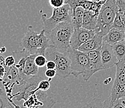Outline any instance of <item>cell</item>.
Masks as SVG:
<instances>
[{
    "label": "cell",
    "instance_id": "obj_17",
    "mask_svg": "<svg viewBox=\"0 0 125 108\" xmlns=\"http://www.w3.org/2000/svg\"><path fill=\"white\" fill-rule=\"evenodd\" d=\"M113 50L118 62L125 60V39L118 42L113 45Z\"/></svg>",
    "mask_w": 125,
    "mask_h": 108
},
{
    "label": "cell",
    "instance_id": "obj_25",
    "mask_svg": "<svg viewBox=\"0 0 125 108\" xmlns=\"http://www.w3.org/2000/svg\"><path fill=\"white\" fill-rule=\"evenodd\" d=\"M57 75V70L56 69H47L45 72V77L48 78H53L56 76Z\"/></svg>",
    "mask_w": 125,
    "mask_h": 108
},
{
    "label": "cell",
    "instance_id": "obj_7",
    "mask_svg": "<svg viewBox=\"0 0 125 108\" xmlns=\"http://www.w3.org/2000/svg\"><path fill=\"white\" fill-rule=\"evenodd\" d=\"M116 67L115 79L110 96L112 101L125 97V60L118 62Z\"/></svg>",
    "mask_w": 125,
    "mask_h": 108
},
{
    "label": "cell",
    "instance_id": "obj_3",
    "mask_svg": "<svg viewBox=\"0 0 125 108\" xmlns=\"http://www.w3.org/2000/svg\"><path fill=\"white\" fill-rule=\"evenodd\" d=\"M118 11L116 0H106L98 14L97 26L95 29L96 33L105 36L113 28Z\"/></svg>",
    "mask_w": 125,
    "mask_h": 108
},
{
    "label": "cell",
    "instance_id": "obj_9",
    "mask_svg": "<svg viewBox=\"0 0 125 108\" xmlns=\"http://www.w3.org/2000/svg\"><path fill=\"white\" fill-rule=\"evenodd\" d=\"M95 34V30H88L83 27L78 29H74L70 40L71 49L78 50L82 44L94 37Z\"/></svg>",
    "mask_w": 125,
    "mask_h": 108
},
{
    "label": "cell",
    "instance_id": "obj_27",
    "mask_svg": "<svg viewBox=\"0 0 125 108\" xmlns=\"http://www.w3.org/2000/svg\"><path fill=\"white\" fill-rule=\"evenodd\" d=\"M52 106H47V105H45V106H43L40 107V108H52ZM21 108H26V107H24L22 106Z\"/></svg>",
    "mask_w": 125,
    "mask_h": 108
},
{
    "label": "cell",
    "instance_id": "obj_4",
    "mask_svg": "<svg viewBox=\"0 0 125 108\" xmlns=\"http://www.w3.org/2000/svg\"><path fill=\"white\" fill-rule=\"evenodd\" d=\"M68 53L71 60L72 75L78 77L80 75H82L83 79L87 81L94 74L87 52L70 49Z\"/></svg>",
    "mask_w": 125,
    "mask_h": 108
},
{
    "label": "cell",
    "instance_id": "obj_20",
    "mask_svg": "<svg viewBox=\"0 0 125 108\" xmlns=\"http://www.w3.org/2000/svg\"><path fill=\"white\" fill-rule=\"evenodd\" d=\"M81 108H104L103 101L99 98H94L89 103Z\"/></svg>",
    "mask_w": 125,
    "mask_h": 108
},
{
    "label": "cell",
    "instance_id": "obj_15",
    "mask_svg": "<svg viewBox=\"0 0 125 108\" xmlns=\"http://www.w3.org/2000/svg\"><path fill=\"white\" fill-rule=\"evenodd\" d=\"M125 31L112 28L105 36H103V42L113 45V44L125 39Z\"/></svg>",
    "mask_w": 125,
    "mask_h": 108
},
{
    "label": "cell",
    "instance_id": "obj_28",
    "mask_svg": "<svg viewBox=\"0 0 125 108\" xmlns=\"http://www.w3.org/2000/svg\"><path fill=\"white\" fill-rule=\"evenodd\" d=\"M95 1H106V0H95Z\"/></svg>",
    "mask_w": 125,
    "mask_h": 108
},
{
    "label": "cell",
    "instance_id": "obj_31",
    "mask_svg": "<svg viewBox=\"0 0 125 108\" xmlns=\"http://www.w3.org/2000/svg\"></svg>",
    "mask_w": 125,
    "mask_h": 108
},
{
    "label": "cell",
    "instance_id": "obj_11",
    "mask_svg": "<svg viewBox=\"0 0 125 108\" xmlns=\"http://www.w3.org/2000/svg\"><path fill=\"white\" fill-rule=\"evenodd\" d=\"M103 36L96 33L94 37L82 44L78 50L82 52H88L101 48L103 42Z\"/></svg>",
    "mask_w": 125,
    "mask_h": 108
},
{
    "label": "cell",
    "instance_id": "obj_2",
    "mask_svg": "<svg viewBox=\"0 0 125 108\" xmlns=\"http://www.w3.org/2000/svg\"><path fill=\"white\" fill-rule=\"evenodd\" d=\"M21 45L30 54L45 55V51L51 44L44 29L38 33L29 28L21 40Z\"/></svg>",
    "mask_w": 125,
    "mask_h": 108
},
{
    "label": "cell",
    "instance_id": "obj_22",
    "mask_svg": "<svg viewBox=\"0 0 125 108\" xmlns=\"http://www.w3.org/2000/svg\"><path fill=\"white\" fill-rule=\"evenodd\" d=\"M48 60L43 55H37L35 58V63L39 68H42L46 65Z\"/></svg>",
    "mask_w": 125,
    "mask_h": 108
},
{
    "label": "cell",
    "instance_id": "obj_6",
    "mask_svg": "<svg viewBox=\"0 0 125 108\" xmlns=\"http://www.w3.org/2000/svg\"><path fill=\"white\" fill-rule=\"evenodd\" d=\"M45 56L48 60L55 62L57 75L59 77L66 78L71 75V60L69 53L59 52L54 46L50 45L45 51Z\"/></svg>",
    "mask_w": 125,
    "mask_h": 108
},
{
    "label": "cell",
    "instance_id": "obj_26",
    "mask_svg": "<svg viewBox=\"0 0 125 108\" xmlns=\"http://www.w3.org/2000/svg\"><path fill=\"white\" fill-rule=\"evenodd\" d=\"M45 67H46V69H50V70H52V69H56V64H55V62H54V61H52V60H48Z\"/></svg>",
    "mask_w": 125,
    "mask_h": 108
},
{
    "label": "cell",
    "instance_id": "obj_12",
    "mask_svg": "<svg viewBox=\"0 0 125 108\" xmlns=\"http://www.w3.org/2000/svg\"><path fill=\"white\" fill-rule=\"evenodd\" d=\"M91 64V68L93 74L97 71L104 70L102 65L101 57V48L87 52Z\"/></svg>",
    "mask_w": 125,
    "mask_h": 108
},
{
    "label": "cell",
    "instance_id": "obj_19",
    "mask_svg": "<svg viewBox=\"0 0 125 108\" xmlns=\"http://www.w3.org/2000/svg\"><path fill=\"white\" fill-rule=\"evenodd\" d=\"M113 28L125 31V21H124L123 18L121 17V16L120 15V13L118 12H118H117L115 19L114 21Z\"/></svg>",
    "mask_w": 125,
    "mask_h": 108
},
{
    "label": "cell",
    "instance_id": "obj_13",
    "mask_svg": "<svg viewBox=\"0 0 125 108\" xmlns=\"http://www.w3.org/2000/svg\"><path fill=\"white\" fill-rule=\"evenodd\" d=\"M98 14L92 10H85L83 18V28L88 30H95L97 26Z\"/></svg>",
    "mask_w": 125,
    "mask_h": 108
},
{
    "label": "cell",
    "instance_id": "obj_10",
    "mask_svg": "<svg viewBox=\"0 0 125 108\" xmlns=\"http://www.w3.org/2000/svg\"><path fill=\"white\" fill-rule=\"evenodd\" d=\"M101 57L104 70H106L116 65L118 62L114 53L113 46L104 42L101 47Z\"/></svg>",
    "mask_w": 125,
    "mask_h": 108
},
{
    "label": "cell",
    "instance_id": "obj_23",
    "mask_svg": "<svg viewBox=\"0 0 125 108\" xmlns=\"http://www.w3.org/2000/svg\"><path fill=\"white\" fill-rule=\"evenodd\" d=\"M49 3L52 8H59L66 4V0H49Z\"/></svg>",
    "mask_w": 125,
    "mask_h": 108
},
{
    "label": "cell",
    "instance_id": "obj_30",
    "mask_svg": "<svg viewBox=\"0 0 125 108\" xmlns=\"http://www.w3.org/2000/svg\"><path fill=\"white\" fill-rule=\"evenodd\" d=\"M67 1H69V0H66V2H67Z\"/></svg>",
    "mask_w": 125,
    "mask_h": 108
},
{
    "label": "cell",
    "instance_id": "obj_14",
    "mask_svg": "<svg viewBox=\"0 0 125 108\" xmlns=\"http://www.w3.org/2000/svg\"><path fill=\"white\" fill-rule=\"evenodd\" d=\"M36 55V54H29L27 57L23 73L28 78H31L38 75L39 67L35 63V58Z\"/></svg>",
    "mask_w": 125,
    "mask_h": 108
},
{
    "label": "cell",
    "instance_id": "obj_32",
    "mask_svg": "<svg viewBox=\"0 0 125 108\" xmlns=\"http://www.w3.org/2000/svg\"><path fill=\"white\" fill-rule=\"evenodd\" d=\"M124 1H125V0H124Z\"/></svg>",
    "mask_w": 125,
    "mask_h": 108
},
{
    "label": "cell",
    "instance_id": "obj_29",
    "mask_svg": "<svg viewBox=\"0 0 125 108\" xmlns=\"http://www.w3.org/2000/svg\"><path fill=\"white\" fill-rule=\"evenodd\" d=\"M122 103H123V102H122ZM123 104L124 105H125V103H123Z\"/></svg>",
    "mask_w": 125,
    "mask_h": 108
},
{
    "label": "cell",
    "instance_id": "obj_16",
    "mask_svg": "<svg viewBox=\"0 0 125 108\" xmlns=\"http://www.w3.org/2000/svg\"><path fill=\"white\" fill-rule=\"evenodd\" d=\"M85 11V9L80 6H78L72 10V24L74 29H78L82 27L83 18Z\"/></svg>",
    "mask_w": 125,
    "mask_h": 108
},
{
    "label": "cell",
    "instance_id": "obj_24",
    "mask_svg": "<svg viewBox=\"0 0 125 108\" xmlns=\"http://www.w3.org/2000/svg\"><path fill=\"white\" fill-rule=\"evenodd\" d=\"M16 63V60L15 58L13 55L11 56H8L4 60V65L5 67H11L12 66L14 65Z\"/></svg>",
    "mask_w": 125,
    "mask_h": 108
},
{
    "label": "cell",
    "instance_id": "obj_1",
    "mask_svg": "<svg viewBox=\"0 0 125 108\" xmlns=\"http://www.w3.org/2000/svg\"><path fill=\"white\" fill-rule=\"evenodd\" d=\"M74 27L72 22H62L54 29L45 33L51 45L54 46L59 52L68 53L71 49L70 40Z\"/></svg>",
    "mask_w": 125,
    "mask_h": 108
},
{
    "label": "cell",
    "instance_id": "obj_8",
    "mask_svg": "<svg viewBox=\"0 0 125 108\" xmlns=\"http://www.w3.org/2000/svg\"><path fill=\"white\" fill-rule=\"evenodd\" d=\"M41 80H42V77L39 75L29 78L23 85L18 86V91L12 95V98L16 101H26L31 95L36 93V88Z\"/></svg>",
    "mask_w": 125,
    "mask_h": 108
},
{
    "label": "cell",
    "instance_id": "obj_18",
    "mask_svg": "<svg viewBox=\"0 0 125 108\" xmlns=\"http://www.w3.org/2000/svg\"><path fill=\"white\" fill-rule=\"evenodd\" d=\"M104 108H125L123 104L121 99H118L114 101H111V98H108L106 100L103 101Z\"/></svg>",
    "mask_w": 125,
    "mask_h": 108
},
{
    "label": "cell",
    "instance_id": "obj_5",
    "mask_svg": "<svg viewBox=\"0 0 125 108\" xmlns=\"http://www.w3.org/2000/svg\"><path fill=\"white\" fill-rule=\"evenodd\" d=\"M43 22V29L45 33L49 32L62 22L72 23V11L70 5L67 3L59 8H53L52 14L50 18H47L45 14L41 16Z\"/></svg>",
    "mask_w": 125,
    "mask_h": 108
},
{
    "label": "cell",
    "instance_id": "obj_21",
    "mask_svg": "<svg viewBox=\"0 0 125 108\" xmlns=\"http://www.w3.org/2000/svg\"><path fill=\"white\" fill-rule=\"evenodd\" d=\"M52 80V78H48V79H42L39 82L38 86L36 88V92L37 91H46L50 88L51 86V83L50 81Z\"/></svg>",
    "mask_w": 125,
    "mask_h": 108
}]
</instances>
